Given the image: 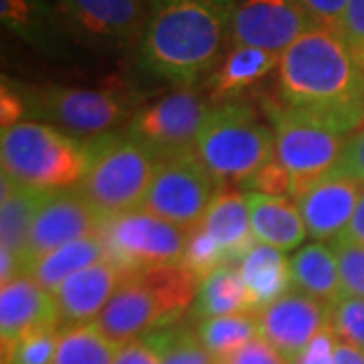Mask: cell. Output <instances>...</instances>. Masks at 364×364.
I'll return each mask as SVG.
<instances>
[{
	"instance_id": "52a82bcc",
	"label": "cell",
	"mask_w": 364,
	"mask_h": 364,
	"mask_svg": "<svg viewBox=\"0 0 364 364\" xmlns=\"http://www.w3.org/2000/svg\"><path fill=\"white\" fill-rule=\"evenodd\" d=\"M26 116L49 124L73 138H100L130 124L138 109L128 93L116 90H83L47 85L23 90Z\"/></svg>"
},
{
	"instance_id": "603a6c76",
	"label": "cell",
	"mask_w": 364,
	"mask_h": 364,
	"mask_svg": "<svg viewBox=\"0 0 364 364\" xmlns=\"http://www.w3.org/2000/svg\"><path fill=\"white\" fill-rule=\"evenodd\" d=\"M291 286L322 304L334 306L342 298L338 257L334 247L324 243L304 245L289 259Z\"/></svg>"
},
{
	"instance_id": "6da1fadb",
	"label": "cell",
	"mask_w": 364,
	"mask_h": 364,
	"mask_svg": "<svg viewBox=\"0 0 364 364\" xmlns=\"http://www.w3.org/2000/svg\"><path fill=\"white\" fill-rule=\"evenodd\" d=\"M277 102L350 136L364 128V67L340 33L314 25L279 57Z\"/></svg>"
},
{
	"instance_id": "5bb4252c",
	"label": "cell",
	"mask_w": 364,
	"mask_h": 364,
	"mask_svg": "<svg viewBox=\"0 0 364 364\" xmlns=\"http://www.w3.org/2000/svg\"><path fill=\"white\" fill-rule=\"evenodd\" d=\"M59 16L87 43L124 47L142 37L148 9L142 0H59Z\"/></svg>"
},
{
	"instance_id": "4316f807",
	"label": "cell",
	"mask_w": 364,
	"mask_h": 364,
	"mask_svg": "<svg viewBox=\"0 0 364 364\" xmlns=\"http://www.w3.org/2000/svg\"><path fill=\"white\" fill-rule=\"evenodd\" d=\"M196 334L215 360L221 364L251 340L259 338V314H231L207 318L196 324Z\"/></svg>"
},
{
	"instance_id": "74e56055",
	"label": "cell",
	"mask_w": 364,
	"mask_h": 364,
	"mask_svg": "<svg viewBox=\"0 0 364 364\" xmlns=\"http://www.w3.org/2000/svg\"><path fill=\"white\" fill-rule=\"evenodd\" d=\"M221 364H291L286 356L273 348L267 340L259 338L251 340L241 350H237L233 356H229Z\"/></svg>"
},
{
	"instance_id": "e575fe53",
	"label": "cell",
	"mask_w": 364,
	"mask_h": 364,
	"mask_svg": "<svg viewBox=\"0 0 364 364\" xmlns=\"http://www.w3.org/2000/svg\"><path fill=\"white\" fill-rule=\"evenodd\" d=\"M247 193H259L269 196H291L294 193V181L279 162L273 156L265 166H261L245 184Z\"/></svg>"
},
{
	"instance_id": "9a60e30c",
	"label": "cell",
	"mask_w": 364,
	"mask_h": 364,
	"mask_svg": "<svg viewBox=\"0 0 364 364\" xmlns=\"http://www.w3.org/2000/svg\"><path fill=\"white\" fill-rule=\"evenodd\" d=\"M330 320L332 306L291 289L259 314V334L294 364Z\"/></svg>"
},
{
	"instance_id": "cb8c5ba5",
	"label": "cell",
	"mask_w": 364,
	"mask_h": 364,
	"mask_svg": "<svg viewBox=\"0 0 364 364\" xmlns=\"http://www.w3.org/2000/svg\"><path fill=\"white\" fill-rule=\"evenodd\" d=\"M239 269L249 289L253 314H261L275 299L286 296L291 286L289 261L284 257V251L265 243L251 249Z\"/></svg>"
},
{
	"instance_id": "30bf717a",
	"label": "cell",
	"mask_w": 364,
	"mask_h": 364,
	"mask_svg": "<svg viewBox=\"0 0 364 364\" xmlns=\"http://www.w3.org/2000/svg\"><path fill=\"white\" fill-rule=\"evenodd\" d=\"M217 182L195 150L160 160L142 210L193 233L203 225Z\"/></svg>"
},
{
	"instance_id": "d6a6232c",
	"label": "cell",
	"mask_w": 364,
	"mask_h": 364,
	"mask_svg": "<svg viewBox=\"0 0 364 364\" xmlns=\"http://www.w3.org/2000/svg\"><path fill=\"white\" fill-rule=\"evenodd\" d=\"M330 326L336 338L364 350V299L342 296L332 306Z\"/></svg>"
},
{
	"instance_id": "60d3db41",
	"label": "cell",
	"mask_w": 364,
	"mask_h": 364,
	"mask_svg": "<svg viewBox=\"0 0 364 364\" xmlns=\"http://www.w3.org/2000/svg\"><path fill=\"white\" fill-rule=\"evenodd\" d=\"M23 116H26V102L23 91L14 90L13 85H9L4 81L2 91H0V124H2V130L21 124Z\"/></svg>"
},
{
	"instance_id": "836d02e7",
	"label": "cell",
	"mask_w": 364,
	"mask_h": 364,
	"mask_svg": "<svg viewBox=\"0 0 364 364\" xmlns=\"http://www.w3.org/2000/svg\"><path fill=\"white\" fill-rule=\"evenodd\" d=\"M57 338H59V326L43 328L23 338L9 360L2 364H53L55 350H57Z\"/></svg>"
},
{
	"instance_id": "d6986e66",
	"label": "cell",
	"mask_w": 364,
	"mask_h": 364,
	"mask_svg": "<svg viewBox=\"0 0 364 364\" xmlns=\"http://www.w3.org/2000/svg\"><path fill=\"white\" fill-rule=\"evenodd\" d=\"M200 227L221 245L225 265L239 267L249 251L255 247L245 193H239L231 186L217 188Z\"/></svg>"
},
{
	"instance_id": "ac0fdd59",
	"label": "cell",
	"mask_w": 364,
	"mask_h": 364,
	"mask_svg": "<svg viewBox=\"0 0 364 364\" xmlns=\"http://www.w3.org/2000/svg\"><path fill=\"white\" fill-rule=\"evenodd\" d=\"M126 277L114 261L104 259L65 279L53 291L61 328L95 322Z\"/></svg>"
},
{
	"instance_id": "d590c367",
	"label": "cell",
	"mask_w": 364,
	"mask_h": 364,
	"mask_svg": "<svg viewBox=\"0 0 364 364\" xmlns=\"http://www.w3.org/2000/svg\"><path fill=\"white\" fill-rule=\"evenodd\" d=\"M338 33L364 67V0H348Z\"/></svg>"
},
{
	"instance_id": "9c48e42d",
	"label": "cell",
	"mask_w": 364,
	"mask_h": 364,
	"mask_svg": "<svg viewBox=\"0 0 364 364\" xmlns=\"http://www.w3.org/2000/svg\"><path fill=\"white\" fill-rule=\"evenodd\" d=\"M100 235L107 247V259L126 275L181 265L188 241V231L142 208L107 219Z\"/></svg>"
},
{
	"instance_id": "8992f818",
	"label": "cell",
	"mask_w": 364,
	"mask_h": 364,
	"mask_svg": "<svg viewBox=\"0 0 364 364\" xmlns=\"http://www.w3.org/2000/svg\"><path fill=\"white\" fill-rule=\"evenodd\" d=\"M2 172L43 191L69 188L87 168V144L43 122H21L2 130Z\"/></svg>"
},
{
	"instance_id": "7a4b0ae2",
	"label": "cell",
	"mask_w": 364,
	"mask_h": 364,
	"mask_svg": "<svg viewBox=\"0 0 364 364\" xmlns=\"http://www.w3.org/2000/svg\"><path fill=\"white\" fill-rule=\"evenodd\" d=\"M233 11L235 0H150L140 63L178 90L193 87L217 65Z\"/></svg>"
},
{
	"instance_id": "83f0119b",
	"label": "cell",
	"mask_w": 364,
	"mask_h": 364,
	"mask_svg": "<svg viewBox=\"0 0 364 364\" xmlns=\"http://www.w3.org/2000/svg\"><path fill=\"white\" fill-rule=\"evenodd\" d=\"M119 348L95 322L65 326L59 328L53 364H114Z\"/></svg>"
},
{
	"instance_id": "f35d334b",
	"label": "cell",
	"mask_w": 364,
	"mask_h": 364,
	"mask_svg": "<svg viewBox=\"0 0 364 364\" xmlns=\"http://www.w3.org/2000/svg\"><path fill=\"white\" fill-rule=\"evenodd\" d=\"M336 342L338 338L332 326H328L306 346L294 364H336Z\"/></svg>"
},
{
	"instance_id": "f1b7e54d",
	"label": "cell",
	"mask_w": 364,
	"mask_h": 364,
	"mask_svg": "<svg viewBox=\"0 0 364 364\" xmlns=\"http://www.w3.org/2000/svg\"><path fill=\"white\" fill-rule=\"evenodd\" d=\"M144 340L156 352L160 364H219L200 342L196 328L184 320L156 328Z\"/></svg>"
},
{
	"instance_id": "277c9868",
	"label": "cell",
	"mask_w": 364,
	"mask_h": 364,
	"mask_svg": "<svg viewBox=\"0 0 364 364\" xmlns=\"http://www.w3.org/2000/svg\"><path fill=\"white\" fill-rule=\"evenodd\" d=\"M160 158L128 132L104 134L87 142V168L79 193L105 219L142 208Z\"/></svg>"
},
{
	"instance_id": "4dcf8cb0",
	"label": "cell",
	"mask_w": 364,
	"mask_h": 364,
	"mask_svg": "<svg viewBox=\"0 0 364 364\" xmlns=\"http://www.w3.org/2000/svg\"><path fill=\"white\" fill-rule=\"evenodd\" d=\"M181 265L193 273L198 282H203L208 273L225 265V253L221 245L217 243V239L203 227H198L193 233H188Z\"/></svg>"
},
{
	"instance_id": "3957f363",
	"label": "cell",
	"mask_w": 364,
	"mask_h": 364,
	"mask_svg": "<svg viewBox=\"0 0 364 364\" xmlns=\"http://www.w3.org/2000/svg\"><path fill=\"white\" fill-rule=\"evenodd\" d=\"M198 279L182 265L154 267L128 275L95 320L117 346L174 324L195 304Z\"/></svg>"
},
{
	"instance_id": "2e32d148",
	"label": "cell",
	"mask_w": 364,
	"mask_h": 364,
	"mask_svg": "<svg viewBox=\"0 0 364 364\" xmlns=\"http://www.w3.org/2000/svg\"><path fill=\"white\" fill-rule=\"evenodd\" d=\"M59 326V312L51 291L31 275H21L0 289V342L2 363L9 360L16 344L28 334Z\"/></svg>"
},
{
	"instance_id": "ba28073f",
	"label": "cell",
	"mask_w": 364,
	"mask_h": 364,
	"mask_svg": "<svg viewBox=\"0 0 364 364\" xmlns=\"http://www.w3.org/2000/svg\"><path fill=\"white\" fill-rule=\"evenodd\" d=\"M275 136V158L294 181V200L338 166L350 136L296 114L277 100H263Z\"/></svg>"
},
{
	"instance_id": "e0dca14e",
	"label": "cell",
	"mask_w": 364,
	"mask_h": 364,
	"mask_svg": "<svg viewBox=\"0 0 364 364\" xmlns=\"http://www.w3.org/2000/svg\"><path fill=\"white\" fill-rule=\"evenodd\" d=\"M363 193L364 182L336 170L318 178L296 198L308 235L318 241L340 237L352 221Z\"/></svg>"
},
{
	"instance_id": "1f68e13d",
	"label": "cell",
	"mask_w": 364,
	"mask_h": 364,
	"mask_svg": "<svg viewBox=\"0 0 364 364\" xmlns=\"http://www.w3.org/2000/svg\"><path fill=\"white\" fill-rule=\"evenodd\" d=\"M332 247L338 257L342 296L364 299V245L336 237Z\"/></svg>"
},
{
	"instance_id": "ffe728a7",
	"label": "cell",
	"mask_w": 364,
	"mask_h": 364,
	"mask_svg": "<svg viewBox=\"0 0 364 364\" xmlns=\"http://www.w3.org/2000/svg\"><path fill=\"white\" fill-rule=\"evenodd\" d=\"M51 191L14 181L2 172L0 182V245L9 249L25 272L26 243L43 203Z\"/></svg>"
},
{
	"instance_id": "7402d4cb",
	"label": "cell",
	"mask_w": 364,
	"mask_h": 364,
	"mask_svg": "<svg viewBox=\"0 0 364 364\" xmlns=\"http://www.w3.org/2000/svg\"><path fill=\"white\" fill-rule=\"evenodd\" d=\"M277 53L255 47H233L208 79V100L229 104L279 65Z\"/></svg>"
},
{
	"instance_id": "7bdbcfd3",
	"label": "cell",
	"mask_w": 364,
	"mask_h": 364,
	"mask_svg": "<svg viewBox=\"0 0 364 364\" xmlns=\"http://www.w3.org/2000/svg\"><path fill=\"white\" fill-rule=\"evenodd\" d=\"M340 237L364 245V193L363 196H360V200H358V207H356V210H354L352 221L348 223V227L344 229V233L340 235Z\"/></svg>"
},
{
	"instance_id": "ee69618b",
	"label": "cell",
	"mask_w": 364,
	"mask_h": 364,
	"mask_svg": "<svg viewBox=\"0 0 364 364\" xmlns=\"http://www.w3.org/2000/svg\"><path fill=\"white\" fill-rule=\"evenodd\" d=\"M336 364H364V350L348 342H336Z\"/></svg>"
},
{
	"instance_id": "ab89813d",
	"label": "cell",
	"mask_w": 364,
	"mask_h": 364,
	"mask_svg": "<svg viewBox=\"0 0 364 364\" xmlns=\"http://www.w3.org/2000/svg\"><path fill=\"white\" fill-rule=\"evenodd\" d=\"M334 170L364 182V128L352 134L350 140L346 144V150L340 158L338 166Z\"/></svg>"
},
{
	"instance_id": "4fadbf2b",
	"label": "cell",
	"mask_w": 364,
	"mask_h": 364,
	"mask_svg": "<svg viewBox=\"0 0 364 364\" xmlns=\"http://www.w3.org/2000/svg\"><path fill=\"white\" fill-rule=\"evenodd\" d=\"M312 26L296 0H241L235 4L229 37L235 47L284 55Z\"/></svg>"
},
{
	"instance_id": "484cf974",
	"label": "cell",
	"mask_w": 364,
	"mask_h": 364,
	"mask_svg": "<svg viewBox=\"0 0 364 364\" xmlns=\"http://www.w3.org/2000/svg\"><path fill=\"white\" fill-rule=\"evenodd\" d=\"M104 259H107L105 241L102 235H91L47 253L28 269L26 275H31L41 287L53 294L71 275Z\"/></svg>"
},
{
	"instance_id": "f546056e",
	"label": "cell",
	"mask_w": 364,
	"mask_h": 364,
	"mask_svg": "<svg viewBox=\"0 0 364 364\" xmlns=\"http://www.w3.org/2000/svg\"><path fill=\"white\" fill-rule=\"evenodd\" d=\"M2 25L37 47H49L55 39L57 14L41 0H0Z\"/></svg>"
},
{
	"instance_id": "7c38bea8",
	"label": "cell",
	"mask_w": 364,
	"mask_h": 364,
	"mask_svg": "<svg viewBox=\"0 0 364 364\" xmlns=\"http://www.w3.org/2000/svg\"><path fill=\"white\" fill-rule=\"evenodd\" d=\"M105 221L107 219L79 193V188L51 191L31 229L26 243L25 275L47 253L71 241L102 233Z\"/></svg>"
},
{
	"instance_id": "b9f144b4",
	"label": "cell",
	"mask_w": 364,
	"mask_h": 364,
	"mask_svg": "<svg viewBox=\"0 0 364 364\" xmlns=\"http://www.w3.org/2000/svg\"><path fill=\"white\" fill-rule=\"evenodd\" d=\"M114 364H160V360L156 352L146 344V340L138 338L119 348Z\"/></svg>"
},
{
	"instance_id": "8fae6325",
	"label": "cell",
	"mask_w": 364,
	"mask_h": 364,
	"mask_svg": "<svg viewBox=\"0 0 364 364\" xmlns=\"http://www.w3.org/2000/svg\"><path fill=\"white\" fill-rule=\"evenodd\" d=\"M210 109V102L195 87H181L138 109L126 132L164 160L195 150L198 132Z\"/></svg>"
},
{
	"instance_id": "d4e9b609",
	"label": "cell",
	"mask_w": 364,
	"mask_h": 364,
	"mask_svg": "<svg viewBox=\"0 0 364 364\" xmlns=\"http://www.w3.org/2000/svg\"><path fill=\"white\" fill-rule=\"evenodd\" d=\"M245 312H251V298L241 269L235 265H221L219 269L208 273L198 284L195 304L191 308L193 318L198 322L217 316Z\"/></svg>"
},
{
	"instance_id": "8d00e7d4",
	"label": "cell",
	"mask_w": 364,
	"mask_h": 364,
	"mask_svg": "<svg viewBox=\"0 0 364 364\" xmlns=\"http://www.w3.org/2000/svg\"><path fill=\"white\" fill-rule=\"evenodd\" d=\"M316 26H324L338 33L348 0H296Z\"/></svg>"
},
{
	"instance_id": "5b68a950",
	"label": "cell",
	"mask_w": 364,
	"mask_h": 364,
	"mask_svg": "<svg viewBox=\"0 0 364 364\" xmlns=\"http://www.w3.org/2000/svg\"><path fill=\"white\" fill-rule=\"evenodd\" d=\"M195 154L219 186L245 184L275 156V136L247 104H219L198 132Z\"/></svg>"
},
{
	"instance_id": "44dd1931",
	"label": "cell",
	"mask_w": 364,
	"mask_h": 364,
	"mask_svg": "<svg viewBox=\"0 0 364 364\" xmlns=\"http://www.w3.org/2000/svg\"><path fill=\"white\" fill-rule=\"evenodd\" d=\"M245 198L251 217V231L255 241L272 245L279 251H291L304 243L308 229L296 203L286 196L247 193Z\"/></svg>"
}]
</instances>
